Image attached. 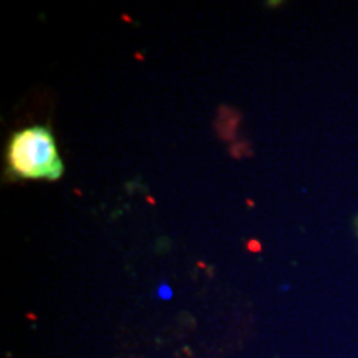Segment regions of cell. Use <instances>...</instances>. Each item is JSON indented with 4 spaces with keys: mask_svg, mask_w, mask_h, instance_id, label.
Segmentation results:
<instances>
[{
    "mask_svg": "<svg viewBox=\"0 0 358 358\" xmlns=\"http://www.w3.org/2000/svg\"><path fill=\"white\" fill-rule=\"evenodd\" d=\"M158 295H159L161 299H163V301H169V299L173 297V292H171V289H169V285L163 284L159 287V290H158Z\"/></svg>",
    "mask_w": 358,
    "mask_h": 358,
    "instance_id": "7a4b0ae2",
    "label": "cell"
},
{
    "mask_svg": "<svg viewBox=\"0 0 358 358\" xmlns=\"http://www.w3.org/2000/svg\"><path fill=\"white\" fill-rule=\"evenodd\" d=\"M8 171L22 179L55 181L64 174L55 138L48 127L35 124L13 133L7 146Z\"/></svg>",
    "mask_w": 358,
    "mask_h": 358,
    "instance_id": "6da1fadb",
    "label": "cell"
}]
</instances>
